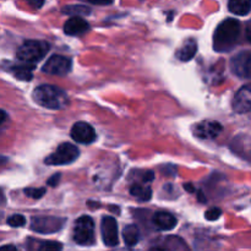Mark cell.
<instances>
[{"instance_id":"1","label":"cell","mask_w":251,"mask_h":251,"mask_svg":"<svg viewBox=\"0 0 251 251\" xmlns=\"http://www.w3.org/2000/svg\"><path fill=\"white\" fill-rule=\"evenodd\" d=\"M240 36V22L227 19L221 22L213 33V49L218 53L230 50L237 44Z\"/></svg>"},{"instance_id":"2","label":"cell","mask_w":251,"mask_h":251,"mask_svg":"<svg viewBox=\"0 0 251 251\" xmlns=\"http://www.w3.org/2000/svg\"><path fill=\"white\" fill-rule=\"evenodd\" d=\"M34 102L48 109H64L69 105V96L61 88L53 85H41L32 93Z\"/></svg>"},{"instance_id":"3","label":"cell","mask_w":251,"mask_h":251,"mask_svg":"<svg viewBox=\"0 0 251 251\" xmlns=\"http://www.w3.org/2000/svg\"><path fill=\"white\" fill-rule=\"evenodd\" d=\"M49 44L44 41H26L19 49L16 56L20 61L28 65H34L46 56Z\"/></svg>"},{"instance_id":"4","label":"cell","mask_w":251,"mask_h":251,"mask_svg":"<svg viewBox=\"0 0 251 251\" xmlns=\"http://www.w3.org/2000/svg\"><path fill=\"white\" fill-rule=\"evenodd\" d=\"M78 154L80 151L75 145L64 142L44 159V163L48 166H65V164L74 163L78 158Z\"/></svg>"},{"instance_id":"5","label":"cell","mask_w":251,"mask_h":251,"mask_svg":"<svg viewBox=\"0 0 251 251\" xmlns=\"http://www.w3.org/2000/svg\"><path fill=\"white\" fill-rule=\"evenodd\" d=\"M74 240L78 245L90 247L96 242L95 222L88 216H82L75 222L74 227Z\"/></svg>"},{"instance_id":"6","label":"cell","mask_w":251,"mask_h":251,"mask_svg":"<svg viewBox=\"0 0 251 251\" xmlns=\"http://www.w3.org/2000/svg\"><path fill=\"white\" fill-rule=\"evenodd\" d=\"M65 220L53 216H41V217H33L31 221V229L42 234H50L55 233L63 228Z\"/></svg>"},{"instance_id":"7","label":"cell","mask_w":251,"mask_h":251,"mask_svg":"<svg viewBox=\"0 0 251 251\" xmlns=\"http://www.w3.org/2000/svg\"><path fill=\"white\" fill-rule=\"evenodd\" d=\"M73 68V60L68 56L63 55H51L44 64L42 70L49 75L65 76L68 75Z\"/></svg>"},{"instance_id":"8","label":"cell","mask_w":251,"mask_h":251,"mask_svg":"<svg viewBox=\"0 0 251 251\" xmlns=\"http://www.w3.org/2000/svg\"><path fill=\"white\" fill-rule=\"evenodd\" d=\"M232 71L242 78H251V51L244 50L234 55L230 60Z\"/></svg>"},{"instance_id":"9","label":"cell","mask_w":251,"mask_h":251,"mask_svg":"<svg viewBox=\"0 0 251 251\" xmlns=\"http://www.w3.org/2000/svg\"><path fill=\"white\" fill-rule=\"evenodd\" d=\"M71 137L77 144L90 145L96 141L97 134H96L95 129L88 123L78 122L74 124L73 129H71Z\"/></svg>"},{"instance_id":"10","label":"cell","mask_w":251,"mask_h":251,"mask_svg":"<svg viewBox=\"0 0 251 251\" xmlns=\"http://www.w3.org/2000/svg\"><path fill=\"white\" fill-rule=\"evenodd\" d=\"M100 233H102L103 242L107 247H117L119 238H118V223L115 218L110 216L103 217L100 223Z\"/></svg>"},{"instance_id":"11","label":"cell","mask_w":251,"mask_h":251,"mask_svg":"<svg viewBox=\"0 0 251 251\" xmlns=\"http://www.w3.org/2000/svg\"><path fill=\"white\" fill-rule=\"evenodd\" d=\"M233 110L235 113H249L251 112V83L245 85L235 93L233 98Z\"/></svg>"},{"instance_id":"12","label":"cell","mask_w":251,"mask_h":251,"mask_svg":"<svg viewBox=\"0 0 251 251\" xmlns=\"http://www.w3.org/2000/svg\"><path fill=\"white\" fill-rule=\"evenodd\" d=\"M223 127L218 122H201L200 124L195 125L194 134L199 139L213 140L222 132Z\"/></svg>"},{"instance_id":"13","label":"cell","mask_w":251,"mask_h":251,"mask_svg":"<svg viewBox=\"0 0 251 251\" xmlns=\"http://www.w3.org/2000/svg\"><path fill=\"white\" fill-rule=\"evenodd\" d=\"M90 29V25L80 16H73L64 25V32L69 36H80Z\"/></svg>"},{"instance_id":"14","label":"cell","mask_w":251,"mask_h":251,"mask_svg":"<svg viewBox=\"0 0 251 251\" xmlns=\"http://www.w3.org/2000/svg\"><path fill=\"white\" fill-rule=\"evenodd\" d=\"M230 149L233 152L238 154L242 158L247 159L251 162V139L248 136H240L235 137L230 144Z\"/></svg>"},{"instance_id":"15","label":"cell","mask_w":251,"mask_h":251,"mask_svg":"<svg viewBox=\"0 0 251 251\" xmlns=\"http://www.w3.org/2000/svg\"><path fill=\"white\" fill-rule=\"evenodd\" d=\"M176 218L172 213L166 212V211H159L153 215V225L159 230H172L176 228Z\"/></svg>"},{"instance_id":"16","label":"cell","mask_w":251,"mask_h":251,"mask_svg":"<svg viewBox=\"0 0 251 251\" xmlns=\"http://www.w3.org/2000/svg\"><path fill=\"white\" fill-rule=\"evenodd\" d=\"M198 51V44L194 39H189L185 42L183 47L176 51V58L181 61H189L194 58Z\"/></svg>"},{"instance_id":"17","label":"cell","mask_w":251,"mask_h":251,"mask_svg":"<svg viewBox=\"0 0 251 251\" xmlns=\"http://www.w3.org/2000/svg\"><path fill=\"white\" fill-rule=\"evenodd\" d=\"M228 9L238 16H245L251 11V0H229Z\"/></svg>"},{"instance_id":"18","label":"cell","mask_w":251,"mask_h":251,"mask_svg":"<svg viewBox=\"0 0 251 251\" xmlns=\"http://www.w3.org/2000/svg\"><path fill=\"white\" fill-rule=\"evenodd\" d=\"M63 245L58 242H37L31 240L28 244V251H61Z\"/></svg>"},{"instance_id":"19","label":"cell","mask_w":251,"mask_h":251,"mask_svg":"<svg viewBox=\"0 0 251 251\" xmlns=\"http://www.w3.org/2000/svg\"><path fill=\"white\" fill-rule=\"evenodd\" d=\"M123 238L127 247H134L140 240V230L135 225H129L123 230Z\"/></svg>"},{"instance_id":"20","label":"cell","mask_w":251,"mask_h":251,"mask_svg":"<svg viewBox=\"0 0 251 251\" xmlns=\"http://www.w3.org/2000/svg\"><path fill=\"white\" fill-rule=\"evenodd\" d=\"M130 194L140 201H149L152 198V190L149 185H141L139 183L132 184Z\"/></svg>"},{"instance_id":"21","label":"cell","mask_w":251,"mask_h":251,"mask_svg":"<svg viewBox=\"0 0 251 251\" xmlns=\"http://www.w3.org/2000/svg\"><path fill=\"white\" fill-rule=\"evenodd\" d=\"M34 65H28V64H24V65H15L11 68V73L14 74L15 77L22 81H29L32 78V71H33Z\"/></svg>"},{"instance_id":"22","label":"cell","mask_w":251,"mask_h":251,"mask_svg":"<svg viewBox=\"0 0 251 251\" xmlns=\"http://www.w3.org/2000/svg\"><path fill=\"white\" fill-rule=\"evenodd\" d=\"M164 245L171 251H190L186 243L179 237H168L164 240Z\"/></svg>"},{"instance_id":"23","label":"cell","mask_w":251,"mask_h":251,"mask_svg":"<svg viewBox=\"0 0 251 251\" xmlns=\"http://www.w3.org/2000/svg\"><path fill=\"white\" fill-rule=\"evenodd\" d=\"M64 14L74 15V16H81V15H88L91 12L90 7L85 6V5H70V6H65L63 9Z\"/></svg>"},{"instance_id":"24","label":"cell","mask_w":251,"mask_h":251,"mask_svg":"<svg viewBox=\"0 0 251 251\" xmlns=\"http://www.w3.org/2000/svg\"><path fill=\"white\" fill-rule=\"evenodd\" d=\"M7 225H9L10 227L14 228L24 227V226L26 225V218L22 215H14L11 216V217L7 218Z\"/></svg>"},{"instance_id":"25","label":"cell","mask_w":251,"mask_h":251,"mask_svg":"<svg viewBox=\"0 0 251 251\" xmlns=\"http://www.w3.org/2000/svg\"><path fill=\"white\" fill-rule=\"evenodd\" d=\"M25 194H26V196H28V198L37 200V199L43 198V195L46 194V189H44V188L25 189Z\"/></svg>"},{"instance_id":"26","label":"cell","mask_w":251,"mask_h":251,"mask_svg":"<svg viewBox=\"0 0 251 251\" xmlns=\"http://www.w3.org/2000/svg\"><path fill=\"white\" fill-rule=\"evenodd\" d=\"M136 178L141 179V181L144 184H147L153 180L154 174L151 171H136Z\"/></svg>"},{"instance_id":"27","label":"cell","mask_w":251,"mask_h":251,"mask_svg":"<svg viewBox=\"0 0 251 251\" xmlns=\"http://www.w3.org/2000/svg\"><path fill=\"white\" fill-rule=\"evenodd\" d=\"M221 215H222V211H221L220 208H217V207L210 208V210H207L205 212L206 220H208V221L218 220V218L221 217Z\"/></svg>"},{"instance_id":"28","label":"cell","mask_w":251,"mask_h":251,"mask_svg":"<svg viewBox=\"0 0 251 251\" xmlns=\"http://www.w3.org/2000/svg\"><path fill=\"white\" fill-rule=\"evenodd\" d=\"M59 180H60V174H54L51 178L48 179V181H47V184H48L49 186H51V188H55L56 185H58Z\"/></svg>"},{"instance_id":"29","label":"cell","mask_w":251,"mask_h":251,"mask_svg":"<svg viewBox=\"0 0 251 251\" xmlns=\"http://www.w3.org/2000/svg\"><path fill=\"white\" fill-rule=\"evenodd\" d=\"M28 5H31L34 9H41L44 4V0H25Z\"/></svg>"},{"instance_id":"30","label":"cell","mask_w":251,"mask_h":251,"mask_svg":"<svg viewBox=\"0 0 251 251\" xmlns=\"http://www.w3.org/2000/svg\"><path fill=\"white\" fill-rule=\"evenodd\" d=\"M90 2H92V4H97V5H109L112 4L114 0H88Z\"/></svg>"},{"instance_id":"31","label":"cell","mask_w":251,"mask_h":251,"mask_svg":"<svg viewBox=\"0 0 251 251\" xmlns=\"http://www.w3.org/2000/svg\"><path fill=\"white\" fill-rule=\"evenodd\" d=\"M149 251H171V250H169L166 245L162 244V245H156V247H152Z\"/></svg>"},{"instance_id":"32","label":"cell","mask_w":251,"mask_h":251,"mask_svg":"<svg viewBox=\"0 0 251 251\" xmlns=\"http://www.w3.org/2000/svg\"><path fill=\"white\" fill-rule=\"evenodd\" d=\"M0 251H19V249H17L15 245H4V247H0Z\"/></svg>"},{"instance_id":"33","label":"cell","mask_w":251,"mask_h":251,"mask_svg":"<svg viewBox=\"0 0 251 251\" xmlns=\"http://www.w3.org/2000/svg\"><path fill=\"white\" fill-rule=\"evenodd\" d=\"M6 118H7L6 113H5L4 110L0 109V125L4 124V122H5V120H6Z\"/></svg>"},{"instance_id":"34","label":"cell","mask_w":251,"mask_h":251,"mask_svg":"<svg viewBox=\"0 0 251 251\" xmlns=\"http://www.w3.org/2000/svg\"><path fill=\"white\" fill-rule=\"evenodd\" d=\"M247 38L248 41L251 43V21L249 22V25L247 26Z\"/></svg>"},{"instance_id":"35","label":"cell","mask_w":251,"mask_h":251,"mask_svg":"<svg viewBox=\"0 0 251 251\" xmlns=\"http://www.w3.org/2000/svg\"><path fill=\"white\" fill-rule=\"evenodd\" d=\"M184 189H185V190H188L189 193H195V188H194L191 184H184Z\"/></svg>"},{"instance_id":"36","label":"cell","mask_w":251,"mask_h":251,"mask_svg":"<svg viewBox=\"0 0 251 251\" xmlns=\"http://www.w3.org/2000/svg\"><path fill=\"white\" fill-rule=\"evenodd\" d=\"M198 198H199V201H200V202H203V203L206 202V198H205V196H203V194L201 193V191H199Z\"/></svg>"},{"instance_id":"37","label":"cell","mask_w":251,"mask_h":251,"mask_svg":"<svg viewBox=\"0 0 251 251\" xmlns=\"http://www.w3.org/2000/svg\"><path fill=\"white\" fill-rule=\"evenodd\" d=\"M5 196H4V194H2V191L0 190V205H4L5 203Z\"/></svg>"},{"instance_id":"38","label":"cell","mask_w":251,"mask_h":251,"mask_svg":"<svg viewBox=\"0 0 251 251\" xmlns=\"http://www.w3.org/2000/svg\"><path fill=\"white\" fill-rule=\"evenodd\" d=\"M1 218H2V212H0V221H1Z\"/></svg>"},{"instance_id":"39","label":"cell","mask_w":251,"mask_h":251,"mask_svg":"<svg viewBox=\"0 0 251 251\" xmlns=\"http://www.w3.org/2000/svg\"><path fill=\"white\" fill-rule=\"evenodd\" d=\"M115 251H130V250H124V249H122V250H115Z\"/></svg>"}]
</instances>
